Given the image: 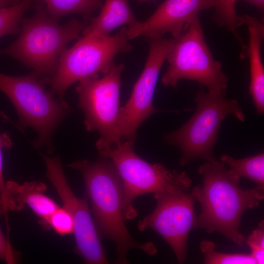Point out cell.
Segmentation results:
<instances>
[{
    "label": "cell",
    "instance_id": "6da1fadb",
    "mask_svg": "<svg viewBox=\"0 0 264 264\" xmlns=\"http://www.w3.org/2000/svg\"><path fill=\"white\" fill-rule=\"evenodd\" d=\"M68 166L79 171L83 176L96 230L100 239H108L115 244V263L128 264L127 255L133 249L141 250L149 255L155 254L153 243L136 241L125 225L123 214L124 186L112 162L100 157L93 162L76 160Z\"/></svg>",
    "mask_w": 264,
    "mask_h": 264
},
{
    "label": "cell",
    "instance_id": "7a4b0ae2",
    "mask_svg": "<svg viewBox=\"0 0 264 264\" xmlns=\"http://www.w3.org/2000/svg\"><path fill=\"white\" fill-rule=\"evenodd\" d=\"M225 164L206 161L198 168L202 186L193 189L201 208L194 228L208 233L218 232L237 245H243L245 239L240 232V221L247 209L260 205L264 198V187L243 189L240 181L231 178Z\"/></svg>",
    "mask_w": 264,
    "mask_h": 264
},
{
    "label": "cell",
    "instance_id": "3957f363",
    "mask_svg": "<svg viewBox=\"0 0 264 264\" xmlns=\"http://www.w3.org/2000/svg\"><path fill=\"white\" fill-rule=\"evenodd\" d=\"M35 5L34 14L22 21L19 38L0 50V55L11 57L33 69L44 81L55 75L61 53L86 26L76 19L60 24L48 14L42 0H37Z\"/></svg>",
    "mask_w": 264,
    "mask_h": 264
},
{
    "label": "cell",
    "instance_id": "277c9868",
    "mask_svg": "<svg viewBox=\"0 0 264 264\" xmlns=\"http://www.w3.org/2000/svg\"><path fill=\"white\" fill-rule=\"evenodd\" d=\"M199 85L194 101L196 110L179 128L164 136L168 144L174 145L181 152L179 164L184 166L200 158L207 162L218 161L214 149L220 127L224 119L232 114L245 121L244 114L236 99L226 97V93L206 92Z\"/></svg>",
    "mask_w": 264,
    "mask_h": 264
},
{
    "label": "cell",
    "instance_id": "5b68a950",
    "mask_svg": "<svg viewBox=\"0 0 264 264\" xmlns=\"http://www.w3.org/2000/svg\"><path fill=\"white\" fill-rule=\"evenodd\" d=\"M100 157L110 159L123 182V214L125 221L138 215L133 206L139 196L163 192L189 191L192 180L186 172L168 170L162 164L151 163L134 152V144L127 140L98 151Z\"/></svg>",
    "mask_w": 264,
    "mask_h": 264
},
{
    "label": "cell",
    "instance_id": "8992f818",
    "mask_svg": "<svg viewBox=\"0 0 264 264\" xmlns=\"http://www.w3.org/2000/svg\"><path fill=\"white\" fill-rule=\"evenodd\" d=\"M166 60L169 65L161 78L164 86L176 89L180 80L187 79L206 87L211 94L226 93L228 78L206 42L198 16L172 39Z\"/></svg>",
    "mask_w": 264,
    "mask_h": 264
},
{
    "label": "cell",
    "instance_id": "52a82bcc",
    "mask_svg": "<svg viewBox=\"0 0 264 264\" xmlns=\"http://www.w3.org/2000/svg\"><path fill=\"white\" fill-rule=\"evenodd\" d=\"M34 72L22 76L0 73V90L10 99L18 113L19 125L30 127L37 133L36 147L45 146L53 151L52 137L69 108L66 101L55 99L38 80Z\"/></svg>",
    "mask_w": 264,
    "mask_h": 264
},
{
    "label": "cell",
    "instance_id": "ba28073f",
    "mask_svg": "<svg viewBox=\"0 0 264 264\" xmlns=\"http://www.w3.org/2000/svg\"><path fill=\"white\" fill-rule=\"evenodd\" d=\"M128 40L125 26L112 36L83 35L72 46L62 51L56 73L43 83L50 84L53 93L65 102V93L74 83L108 73L115 65L117 54L132 50Z\"/></svg>",
    "mask_w": 264,
    "mask_h": 264
},
{
    "label": "cell",
    "instance_id": "9c48e42d",
    "mask_svg": "<svg viewBox=\"0 0 264 264\" xmlns=\"http://www.w3.org/2000/svg\"><path fill=\"white\" fill-rule=\"evenodd\" d=\"M123 64L115 65L107 74L79 81L75 89L78 106L85 115L84 124L88 132L100 134L95 146L98 151L120 144V88Z\"/></svg>",
    "mask_w": 264,
    "mask_h": 264
},
{
    "label": "cell",
    "instance_id": "30bf717a",
    "mask_svg": "<svg viewBox=\"0 0 264 264\" xmlns=\"http://www.w3.org/2000/svg\"><path fill=\"white\" fill-rule=\"evenodd\" d=\"M189 191L154 193L155 209L137 224L140 231L151 228L159 235L171 246L180 264L186 261L188 237L196 218L194 192Z\"/></svg>",
    "mask_w": 264,
    "mask_h": 264
},
{
    "label": "cell",
    "instance_id": "8fae6325",
    "mask_svg": "<svg viewBox=\"0 0 264 264\" xmlns=\"http://www.w3.org/2000/svg\"><path fill=\"white\" fill-rule=\"evenodd\" d=\"M149 52L143 70L134 84L130 98L120 109V130L122 139L132 143L139 127L154 113L164 111H190L159 110L153 106V98L161 68L172 44V39L163 37L146 38Z\"/></svg>",
    "mask_w": 264,
    "mask_h": 264
},
{
    "label": "cell",
    "instance_id": "7c38bea8",
    "mask_svg": "<svg viewBox=\"0 0 264 264\" xmlns=\"http://www.w3.org/2000/svg\"><path fill=\"white\" fill-rule=\"evenodd\" d=\"M46 168V176L54 187L63 204L74 222L75 252L85 264L109 263L105 250L96 230L88 198H77L66 180L59 155L48 156L41 153Z\"/></svg>",
    "mask_w": 264,
    "mask_h": 264
},
{
    "label": "cell",
    "instance_id": "4fadbf2b",
    "mask_svg": "<svg viewBox=\"0 0 264 264\" xmlns=\"http://www.w3.org/2000/svg\"><path fill=\"white\" fill-rule=\"evenodd\" d=\"M216 4L217 0H165L146 21L129 26L127 38L129 40L140 36L160 37L167 33L176 38L200 12Z\"/></svg>",
    "mask_w": 264,
    "mask_h": 264
},
{
    "label": "cell",
    "instance_id": "5bb4252c",
    "mask_svg": "<svg viewBox=\"0 0 264 264\" xmlns=\"http://www.w3.org/2000/svg\"><path fill=\"white\" fill-rule=\"evenodd\" d=\"M6 187L8 197V211H22L28 206L40 219L42 225L46 227L49 217L59 206L43 193L47 186L42 181L25 182L20 184L8 181Z\"/></svg>",
    "mask_w": 264,
    "mask_h": 264
},
{
    "label": "cell",
    "instance_id": "9a60e30c",
    "mask_svg": "<svg viewBox=\"0 0 264 264\" xmlns=\"http://www.w3.org/2000/svg\"><path fill=\"white\" fill-rule=\"evenodd\" d=\"M242 25H245L249 34V44L246 53L249 59L250 81L249 92L257 113H264V68L261 48L264 37L263 22L256 17L248 15L240 16Z\"/></svg>",
    "mask_w": 264,
    "mask_h": 264
},
{
    "label": "cell",
    "instance_id": "2e32d148",
    "mask_svg": "<svg viewBox=\"0 0 264 264\" xmlns=\"http://www.w3.org/2000/svg\"><path fill=\"white\" fill-rule=\"evenodd\" d=\"M99 15L91 19L83 31V35L107 37L115 28L125 24L131 26L139 21L136 19L127 0H105Z\"/></svg>",
    "mask_w": 264,
    "mask_h": 264
},
{
    "label": "cell",
    "instance_id": "e0dca14e",
    "mask_svg": "<svg viewBox=\"0 0 264 264\" xmlns=\"http://www.w3.org/2000/svg\"><path fill=\"white\" fill-rule=\"evenodd\" d=\"M220 161L229 166L226 172L231 178L238 181L242 177L246 178L264 187V153L242 159L224 154L220 156Z\"/></svg>",
    "mask_w": 264,
    "mask_h": 264
},
{
    "label": "cell",
    "instance_id": "ac0fdd59",
    "mask_svg": "<svg viewBox=\"0 0 264 264\" xmlns=\"http://www.w3.org/2000/svg\"><path fill=\"white\" fill-rule=\"evenodd\" d=\"M50 16L58 20L64 16L73 14L83 15L88 19L101 8L105 0H42Z\"/></svg>",
    "mask_w": 264,
    "mask_h": 264
},
{
    "label": "cell",
    "instance_id": "d6986e66",
    "mask_svg": "<svg viewBox=\"0 0 264 264\" xmlns=\"http://www.w3.org/2000/svg\"><path fill=\"white\" fill-rule=\"evenodd\" d=\"M236 0H217L213 20L219 27L225 28L233 35L241 44L242 51H244L247 46L237 31L242 23L240 16L236 12Z\"/></svg>",
    "mask_w": 264,
    "mask_h": 264
},
{
    "label": "cell",
    "instance_id": "ffe728a7",
    "mask_svg": "<svg viewBox=\"0 0 264 264\" xmlns=\"http://www.w3.org/2000/svg\"><path fill=\"white\" fill-rule=\"evenodd\" d=\"M34 0H22L16 4L0 8V38L20 32L23 16Z\"/></svg>",
    "mask_w": 264,
    "mask_h": 264
},
{
    "label": "cell",
    "instance_id": "44dd1931",
    "mask_svg": "<svg viewBox=\"0 0 264 264\" xmlns=\"http://www.w3.org/2000/svg\"><path fill=\"white\" fill-rule=\"evenodd\" d=\"M201 251L204 255L205 263L207 264H256L251 254L242 253L228 254L215 251V244L204 240L200 244Z\"/></svg>",
    "mask_w": 264,
    "mask_h": 264
},
{
    "label": "cell",
    "instance_id": "7402d4cb",
    "mask_svg": "<svg viewBox=\"0 0 264 264\" xmlns=\"http://www.w3.org/2000/svg\"><path fill=\"white\" fill-rule=\"evenodd\" d=\"M46 227L52 228L60 235H68L74 233V222L66 209L59 207L49 217Z\"/></svg>",
    "mask_w": 264,
    "mask_h": 264
},
{
    "label": "cell",
    "instance_id": "603a6c76",
    "mask_svg": "<svg viewBox=\"0 0 264 264\" xmlns=\"http://www.w3.org/2000/svg\"><path fill=\"white\" fill-rule=\"evenodd\" d=\"M259 228L253 231L246 241L251 249V255L258 264H264V227L261 221Z\"/></svg>",
    "mask_w": 264,
    "mask_h": 264
},
{
    "label": "cell",
    "instance_id": "cb8c5ba5",
    "mask_svg": "<svg viewBox=\"0 0 264 264\" xmlns=\"http://www.w3.org/2000/svg\"><path fill=\"white\" fill-rule=\"evenodd\" d=\"M13 147V142L9 133L5 132L0 134V197L5 211L8 210V197L3 176L1 151L3 149H9Z\"/></svg>",
    "mask_w": 264,
    "mask_h": 264
},
{
    "label": "cell",
    "instance_id": "d4e9b609",
    "mask_svg": "<svg viewBox=\"0 0 264 264\" xmlns=\"http://www.w3.org/2000/svg\"><path fill=\"white\" fill-rule=\"evenodd\" d=\"M4 213L2 202L0 197V216ZM18 254L12 248L10 240L6 238L0 227V260L8 264L18 262Z\"/></svg>",
    "mask_w": 264,
    "mask_h": 264
},
{
    "label": "cell",
    "instance_id": "484cf974",
    "mask_svg": "<svg viewBox=\"0 0 264 264\" xmlns=\"http://www.w3.org/2000/svg\"><path fill=\"white\" fill-rule=\"evenodd\" d=\"M244 1L250 3L253 6L256 7L262 11H264V0H236Z\"/></svg>",
    "mask_w": 264,
    "mask_h": 264
},
{
    "label": "cell",
    "instance_id": "4316f807",
    "mask_svg": "<svg viewBox=\"0 0 264 264\" xmlns=\"http://www.w3.org/2000/svg\"><path fill=\"white\" fill-rule=\"evenodd\" d=\"M21 0H0V8L10 6L16 4Z\"/></svg>",
    "mask_w": 264,
    "mask_h": 264
},
{
    "label": "cell",
    "instance_id": "83f0119b",
    "mask_svg": "<svg viewBox=\"0 0 264 264\" xmlns=\"http://www.w3.org/2000/svg\"><path fill=\"white\" fill-rule=\"evenodd\" d=\"M139 2H145L150 0H137Z\"/></svg>",
    "mask_w": 264,
    "mask_h": 264
}]
</instances>
